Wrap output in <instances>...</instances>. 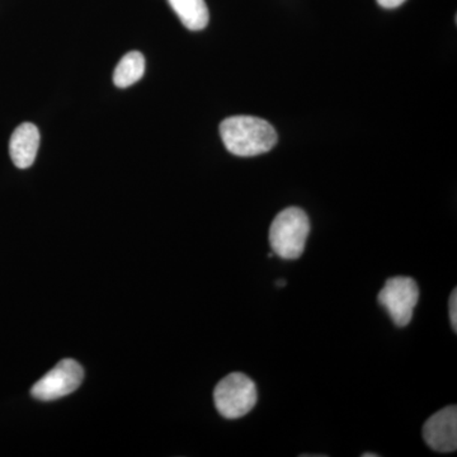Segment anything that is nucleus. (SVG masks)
<instances>
[{
	"label": "nucleus",
	"mask_w": 457,
	"mask_h": 457,
	"mask_svg": "<svg viewBox=\"0 0 457 457\" xmlns=\"http://www.w3.org/2000/svg\"><path fill=\"white\" fill-rule=\"evenodd\" d=\"M189 31H201L209 25L210 14L204 0H168Z\"/></svg>",
	"instance_id": "8"
},
{
	"label": "nucleus",
	"mask_w": 457,
	"mask_h": 457,
	"mask_svg": "<svg viewBox=\"0 0 457 457\" xmlns=\"http://www.w3.org/2000/svg\"><path fill=\"white\" fill-rule=\"evenodd\" d=\"M457 291L453 288V294L450 296V320L453 326V332L457 329Z\"/></svg>",
	"instance_id": "10"
},
{
	"label": "nucleus",
	"mask_w": 457,
	"mask_h": 457,
	"mask_svg": "<svg viewBox=\"0 0 457 457\" xmlns=\"http://www.w3.org/2000/svg\"><path fill=\"white\" fill-rule=\"evenodd\" d=\"M222 143L237 156H255L270 152L278 144L275 128L266 120L253 116H233L220 125Z\"/></svg>",
	"instance_id": "1"
},
{
	"label": "nucleus",
	"mask_w": 457,
	"mask_h": 457,
	"mask_svg": "<svg viewBox=\"0 0 457 457\" xmlns=\"http://www.w3.org/2000/svg\"><path fill=\"white\" fill-rule=\"evenodd\" d=\"M404 2L405 0H378V4L386 9L398 8Z\"/></svg>",
	"instance_id": "11"
},
{
	"label": "nucleus",
	"mask_w": 457,
	"mask_h": 457,
	"mask_svg": "<svg viewBox=\"0 0 457 457\" xmlns=\"http://www.w3.org/2000/svg\"><path fill=\"white\" fill-rule=\"evenodd\" d=\"M83 369L75 360H62L32 387L36 399L49 402L75 392L83 381Z\"/></svg>",
	"instance_id": "5"
},
{
	"label": "nucleus",
	"mask_w": 457,
	"mask_h": 457,
	"mask_svg": "<svg viewBox=\"0 0 457 457\" xmlns=\"http://www.w3.org/2000/svg\"><path fill=\"white\" fill-rule=\"evenodd\" d=\"M213 400L222 417L237 420L246 416L257 404V386L248 376L233 372L216 385Z\"/></svg>",
	"instance_id": "3"
},
{
	"label": "nucleus",
	"mask_w": 457,
	"mask_h": 457,
	"mask_svg": "<svg viewBox=\"0 0 457 457\" xmlns=\"http://www.w3.org/2000/svg\"><path fill=\"white\" fill-rule=\"evenodd\" d=\"M145 73V59L139 51H131L120 60L114 69L113 82L119 88H128L139 82Z\"/></svg>",
	"instance_id": "9"
},
{
	"label": "nucleus",
	"mask_w": 457,
	"mask_h": 457,
	"mask_svg": "<svg viewBox=\"0 0 457 457\" xmlns=\"http://www.w3.org/2000/svg\"><path fill=\"white\" fill-rule=\"evenodd\" d=\"M38 146H40L38 129L33 123H22L12 134L11 143H9L12 162L20 170L31 167L35 163Z\"/></svg>",
	"instance_id": "7"
},
{
	"label": "nucleus",
	"mask_w": 457,
	"mask_h": 457,
	"mask_svg": "<svg viewBox=\"0 0 457 457\" xmlns=\"http://www.w3.org/2000/svg\"><path fill=\"white\" fill-rule=\"evenodd\" d=\"M311 234L308 215L299 207H287L276 216L270 228V245L282 260L302 257Z\"/></svg>",
	"instance_id": "2"
},
{
	"label": "nucleus",
	"mask_w": 457,
	"mask_h": 457,
	"mask_svg": "<svg viewBox=\"0 0 457 457\" xmlns=\"http://www.w3.org/2000/svg\"><path fill=\"white\" fill-rule=\"evenodd\" d=\"M363 457H369V456H371V457H376V456H378V455H376V453H363L362 455Z\"/></svg>",
	"instance_id": "13"
},
{
	"label": "nucleus",
	"mask_w": 457,
	"mask_h": 457,
	"mask_svg": "<svg viewBox=\"0 0 457 457\" xmlns=\"http://www.w3.org/2000/svg\"><path fill=\"white\" fill-rule=\"evenodd\" d=\"M423 438L437 453H453L457 449V408L450 405L433 414L423 426Z\"/></svg>",
	"instance_id": "6"
},
{
	"label": "nucleus",
	"mask_w": 457,
	"mask_h": 457,
	"mask_svg": "<svg viewBox=\"0 0 457 457\" xmlns=\"http://www.w3.org/2000/svg\"><path fill=\"white\" fill-rule=\"evenodd\" d=\"M276 285L279 286V287H282V286L286 285V282L284 279H279V281L276 282Z\"/></svg>",
	"instance_id": "12"
},
{
	"label": "nucleus",
	"mask_w": 457,
	"mask_h": 457,
	"mask_svg": "<svg viewBox=\"0 0 457 457\" xmlns=\"http://www.w3.org/2000/svg\"><path fill=\"white\" fill-rule=\"evenodd\" d=\"M378 299L396 327H407L420 300V288L413 278L398 276L385 282Z\"/></svg>",
	"instance_id": "4"
}]
</instances>
